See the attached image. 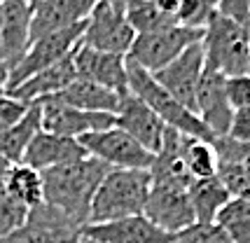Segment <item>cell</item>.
I'll list each match as a JSON object with an SVG mask.
<instances>
[{"label": "cell", "mask_w": 250, "mask_h": 243, "mask_svg": "<svg viewBox=\"0 0 250 243\" xmlns=\"http://www.w3.org/2000/svg\"><path fill=\"white\" fill-rule=\"evenodd\" d=\"M227 138L239 141V143H250V108L243 110H234L231 115V124H229Z\"/></svg>", "instance_id": "d590c367"}, {"label": "cell", "mask_w": 250, "mask_h": 243, "mask_svg": "<svg viewBox=\"0 0 250 243\" xmlns=\"http://www.w3.org/2000/svg\"><path fill=\"white\" fill-rule=\"evenodd\" d=\"M143 215L147 220H152L159 229L173 234V236L194 227L196 218L192 201H189V187L175 185V182H154L152 180Z\"/></svg>", "instance_id": "9c48e42d"}, {"label": "cell", "mask_w": 250, "mask_h": 243, "mask_svg": "<svg viewBox=\"0 0 250 243\" xmlns=\"http://www.w3.org/2000/svg\"><path fill=\"white\" fill-rule=\"evenodd\" d=\"M28 110H31L28 103L14 99V96H7V94H0V133L17 126L28 115Z\"/></svg>", "instance_id": "d6a6232c"}, {"label": "cell", "mask_w": 250, "mask_h": 243, "mask_svg": "<svg viewBox=\"0 0 250 243\" xmlns=\"http://www.w3.org/2000/svg\"><path fill=\"white\" fill-rule=\"evenodd\" d=\"M215 12L220 17H225L229 21L239 23L248 31V23H250V0H222L215 5Z\"/></svg>", "instance_id": "e575fe53"}, {"label": "cell", "mask_w": 250, "mask_h": 243, "mask_svg": "<svg viewBox=\"0 0 250 243\" xmlns=\"http://www.w3.org/2000/svg\"><path fill=\"white\" fill-rule=\"evenodd\" d=\"M108 166L94 157H84L80 162L56 166L42 173L44 203L63 213L68 220L80 227H87L91 201L96 197L103 178L108 176Z\"/></svg>", "instance_id": "6da1fadb"}, {"label": "cell", "mask_w": 250, "mask_h": 243, "mask_svg": "<svg viewBox=\"0 0 250 243\" xmlns=\"http://www.w3.org/2000/svg\"><path fill=\"white\" fill-rule=\"evenodd\" d=\"M84 157H89V155H87V150L80 145V141L40 131L35 136V141L31 143V147H28V152H26L21 164L44 173L49 168L73 164V162H80Z\"/></svg>", "instance_id": "d6986e66"}, {"label": "cell", "mask_w": 250, "mask_h": 243, "mask_svg": "<svg viewBox=\"0 0 250 243\" xmlns=\"http://www.w3.org/2000/svg\"><path fill=\"white\" fill-rule=\"evenodd\" d=\"M42 131L40 129V105L33 103L28 115L23 117L17 126L0 133V155L5 157L10 164H21L35 136Z\"/></svg>", "instance_id": "603a6c76"}, {"label": "cell", "mask_w": 250, "mask_h": 243, "mask_svg": "<svg viewBox=\"0 0 250 243\" xmlns=\"http://www.w3.org/2000/svg\"><path fill=\"white\" fill-rule=\"evenodd\" d=\"M31 14L33 5L23 0L2 2V26H0V73L7 78L17 61L31 44Z\"/></svg>", "instance_id": "9a60e30c"}, {"label": "cell", "mask_w": 250, "mask_h": 243, "mask_svg": "<svg viewBox=\"0 0 250 243\" xmlns=\"http://www.w3.org/2000/svg\"><path fill=\"white\" fill-rule=\"evenodd\" d=\"M2 91H5V75L0 73V94H2Z\"/></svg>", "instance_id": "f35d334b"}, {"label": "cell", "mask_w": 250, "mask_h": 243, "mask_svg": "<svg viewBox=\"0 0 250 243\" xmlns=\"http://www.w3.org/2000/svg\"><path fill=\"white\" fill-rule=\"evenodd\" d=\"M218 180L225 185L231 199L250 201V166L218 164Z\"/></svg>", "instance_id": "f1b7e54d"}, {"label": "cell", "mask_w": 250, "mask_h": 243, "mask_svg": "<svg viewBox=\"0 0 250 243\" xmlns=\"http://www.w3.org/2000/svg\"><path fill=\"white\" fill-rule=\"evenodd\" d=\"M183 164L194 180L213 178L218 173V155H215L213 143L185 136L183 138Z\"/></svg>", "instance_id": "484cf974"}, {"label": "cell", "mask_w": 250, "mask_h": 243, "mask_svg": "<svg viewBox=\"0 0 250 243\" xmlns=\"http://www.w3.org/2000/svg\"><path fill=\"white\" fill-rule=\"evenodd\" d=\"M201 75H204V47L199 42V44H192L189 49H185L173 63H168L164 70L154 73L152 78L157 80V84L162 89H166L180 105H185L187 110L194 112L196 89H199Z\"/></svg>", "instance_id": "4fadbf2b"}, {"label": "cell", "mask_w": 250, "mask_h": 243, "mask_svg": "<svg viewBox=\"0 0 250 243\" xmlns=\"http://www.w3.org/2000/svg\"><path fill=\"white\" fill-rule=\"evenodd\" d=\"M82 227L68 220L56 208L40 203L28 213V220L21 229L0 239V243H75Z\"/></svg>", "instance_id": "7c38bea8"}, {"label": "cell", "mask_w": 250, "mask_h": 243, "mask_svg": "<svg viewBox=\"0 0 250 243\" xmlns=\"http://www.w3.org/2000/svg\"><path fill=\"white\" fill-rule=\"evenodd\" d=\"M213 14H215V2H210V0H185V2H180L175 19L185 28L204 31Z\"/></svg>", "instance_id": "f546056e"}, {"label": "cell", "mask_w": 250, "mask_h": 243, "mask_svg": "<svg viewBox=\"0 0 250 243\" xmlns=\"http://www.w3.org/2000/svg\"><path fill=\"white\" fill-rule=\"evenodd\" d=\"M82 42L117 56H129L136 42V31L126 21V2L124 0H98L89 12L84 23Z\"/></svg>", "instance_id": "5b68a950"}, {"label": "cell", "mask_w": 250, "mask_h": 243, "mask_svg": "<svg viewBox=\"0 0 250 243\" xmlns=\"http://www.w3.org/2000/svg\"><path fill=\"white\" fill-rule=\"evenodd\" d=\"M38 105H40V129L54 136L80 141L82 136L115 126V115L110 112H82L54 99H47Z\"/></svg>", "instance_id": "30bf717a"}, {"label": "cell", "mask_w": 250, "mask_h": 243, "mask_svg": "<svg viewBox=\"0 0 250 243\" xmlns=\"http://www.w3.org/2000/svg\"><path fill=\"white\" fill-rule=\"evenodd\" d=\"M225 91H227V101L231 105V110L250 108V75L229 78L225 82Z\"/></svg>", "instance_id": "836d02e7"}, {"label": "cell", "mask_w": 250, "mask_h": 243, "mask_svg": "<svg viewBox=\"0 0 250 243\" xmlns=\"http://www.w3.org/2000/svg\"><path fill=\"white\" fill-rule=\"evenodd\" d=\"M248 33H250V23H248Z\"/></svg>", "instance_id": "60d3db41"}, {"label": "cell", "mask_w": 250, "mask_h": 243, "mask_svg": "<svg viewBox=\"0 0 250 243\" xmlns=\"http://www.w3.org/2000/svg\"><path fill=\"white\" fill-rule=\"evenodd\" d=\"M126 21L131 23V28L136 31V35H143V33H154V31L175 26L178 19L173 14H168L159 2H152V0H129L126 2Z\"/></svg>", "instance_id": "d4e9b609"}, {"label": "cell", "mask_w": 250, "mask_h": 243, "mask_svg": "<svg viewBox=\"0 0 250 243\" xmlns=\"http://www.w3.org/2000/svg\"><path fill=\"white\" fill-rule=\"evenodd\" d=\"M126 73H129V91L133 96H138L166 124V129H173V131L189 136V138H201V141H208V143L215 141L213 133L204 126V122L199 120L192 110H187L185 105H180L166 89L159 87L157 80L147 70H143V68L126 61Z\"/></svg>", "instance_id": "277c9868"}, {"label": "cell", "mask_w": 250, "mask_h": 243, "mask_svg": "<svg viewBox=\"0 0 250 243\" xmlns=\"http://www.w3.org/2000/svg\"><path fill=\"white\" fill-rule=\"evenodd\" d=\"M215 155H218V164H241L250 166V143H239L231 141L227 136L215 138L213 141Z\"/></svg>", "instance_id": "4dcf8cb0"}, {"label": "cell", "mask_w": 250, "mask_h": 243, "mask_svg": "<svg viewBox=\"0 0 250 243\" xmlns=\"http://www.w3.org/2000/svg\"><path fill=\"white\" fill-rule=\"evenodd\" d=\"M201 40H204V31H194V28H185L175 23L162 31H154V33L136 35V42L131 47L126 61L154 75L168 63H173L185 49H189L192 44H199Z\"/></svg>", "instance_id": "8992f818"}, {"label": "cell", "mask_w": 250, "mask_h": 243, "mask_svg": "<svg viewBox=\"0 0 250 243\" xmlns=\"http://www.w3.org/2000/svg\"><path fill=\"white\" fill-rule=\"evenodd\" d=\"M52 99L63 103V105H70L75 110H82V112H110V115H115L122 96L105 87H98L94 82L77 78L61 94H56Z\"/></svg>", "instance_id": "44dd1931"}, {"label": "cell", "mask_w": 250, "mask_h": 243, "mask_svg": "<svg viewBox=\"0 0 250 243\" xmlns=\"http://www.w3.org/2000/svg\"><path fill=\"white\" fill-rule=\"evenodd\" d=\"M75 80H77V73H75V63H73V54H70L65 59H61L59 63H54L52 68H47L42 73L33 75L31 80H26L17 89L7 91V96H14V99L33 105V103H42V101L61 94Z\"/></svg>", "instance_id": "ffe728a7"}, {"label": "cell", "mask_w": 250, "mask_h": 243, "mask_svg": "<svg viewBox=\"0 0 250 243\" xmlns=\"http://www.w3.org/2000/svg\"><path fill=\"white\" fill-rule=\"evenodd\" d=\"M82 234L98 243H173L175 236L159 229L145 215H133L105 224H87Z\"/></svg>", "instance_id": "ac0fdd59"}, {"label": "cell", "mask_w": 250, "mask_h": 243, "mask_svg": "<svg viewBox=\"0 0 250 243\" xmlns=\"http://www.w3.org/2000/svg\"><path fill=\"white\" fill-rule=\"evenodd\" d=\"M31 5V42L87 21L94 7V2L87 0H38Z\"/></svg>", "instance_id": "2e32d148"}, {"label": "cell", "mask_w": 250, "mask_h": 243, "mask_svg": "<svg viewBox=\"0 0 250 243\" xmlns=\"http://www.w3.org/2000/svg\"><path fill=\"white\" fill-rule=\"evenodd\" d=\"M215 224L231 243H250V201L229 199L227 206L218 213Z\"/></svg>", "instance_id": "4316f807"}, {"label": "cell", "mask_w": 250, "mask_h": 243, "mask_svg": "<svg viewBox=\"0 0 250 243\" xmlns=\"http://www.w3.org/2000/svg\"><path fill=\"white\" fill-rule=\"evenodd\" d=\"M5 189L19 203H23L26 208H31V210L35 206L44 203L42 173L26 164H12L10 173H7V180H5Z\"/></svg>", "instance_id": "cb8c5ba5"}, {"label": "cell", "mask_w": 250, "mask_h": 243, "mask_svg": "<svg viewBox=\"0 0 250 243\" xmlns=\"http://www.w3.org/2000/svg\"><path fill=\"white\" fill-rule=\"evenodd\" d=\"M84 23H77L73 28H65L61 33H52L47 38H40L35 42L28 44V49L23 52V56L17 61V66L12 68L5 78V91L7 94L12 89H17L19 84H23L26 80H31L33 75L42 73L47 68H52L54 63H59L61 59L70 56L75 52V47L82 42L84 35Z\"/></svg>", "instance_id": "52a82bcc"}, {"label": "cell", "mask_w": 250, "mask_h": 243, "mask_svg": "<svg viewBox=\"0 0 250 243\" xmlns=\"http://www.w3.org/2000/svg\"><path fill=\"white\" fill-rule=\"evenodd\" d=\"M28 213H31V208L19 203L5 187L0 189V239L21 229L28 220Z\"/></svg>", "instance_id": "83f0119b"}, {"label": "cell", "mask_w": 250, "mask_h": 243, "mask_svg": "<svg viewBox=\"0 0 250 243\" xmlns=\"http://www.w3.org/2000/svg\"><path fill=\"white\" fill-rule=\"evenodd\" d=\"M229 199L231 197L225 189V185L218 180V176L201 178L189 185V201L194 208L196 224H215L218 213L227 206Z\"/></svg>", "instance_id": "7402d4cb"}, {"label": "cell", "mask_w": 250, "mask_h": 243, "mask_svg": "<svg viewBox=\"0 0 250 243\" xmlns=\"http://www.w3.org/2000/svg\"><path fill=\"white\" fill-rule=\"evenodd\" d=\"M10 168H12V164L5 159V157L0 155V189L5 187V180H7V173H10Z\"/></svg>", "instance_id": "8d00e7d4"}, {"label": "cell", "mask_w": 250, "mask_h": 243, "mask_svg": "<svg viewBox=\"0 0 250 243\" xmlns=\"http://www.w3.org/2000/svg\"><path fill=\"white\" fill-rule=\"evenodd\" d=\"M150 187H152L150 171H124V168L108 171L91 201L87 224H105L143 215Z\"/></svg>", "instance_id": "7a4b0ae2"}, {"label": "cell", "mask_w": 250, "mask_h": 243, "mask_svg": "<svg viewBox=\"0 0 250 243\" xmlns=\"http://www.w3.org/2000/svg\"><path fill=\"white\" fill-rule=\"evenodd\" d=\"M225 82H227V78H222L218 73H210V70H204V75L199 80V89H196L194 112L196 117L204 122V126L213 133V138L227 136L231 115H234L227 101Z\"/></svg>", "instance_id": "e0dca14e"}, {"label": "cell", "mask_w": 250, "mask_h": 243, "mask_svg": "<svg viewBox=\"0 0 250 243\" xmlns=\"http://www.w3.org/2000/svg\"><path fill=\"white\" fill-rule=\"evenodd\" d=\"M115 126L122 129L124 133H129L150 155H157L162 150L166 124L131 91L120 99V105L115 112Z\"/></svg>", "instance_id": "5bb4252c"}, {"label": "cell", "mask_w": 250, "mask_h": 243, "mask_svg": "<svg viewBox=\"0 0 250 243\" xmlns=\"http://www.w3.org/2000/svg\"><path fill=\"white\" fill-rule=\"evenodd\" d=\"M0 26H2V2H0Z\"/></svg>", "instance_id": "ab89813d"}, {"label": "cell", "mask_w": 250, "mask_h": 243, "mask_svg": "<svg viewBox=\"0 0 250 243\" xmlns=\"http://www.w3.org/2000/svg\"><path fill=\"white\" fill-rule=\"evenodd\" d=\"M75 243H98V241H94V239H89V236H84V234H80Z\"/></svg>", "instance_id": "74e56055"}, {"label": "cell", "mask_w": 250, "mask_h": 243, "mask_svg": "<svg viewBox=\"0 0 250 243\" xmlns=\"http://www.w3.org/2000/svg\"><path fill=\"white\" fill-rule=\"evenodd\" d=\"M201 47L204 70L218 73L227 80L250 75V33L243 26L229 21L215 12L204 28Z\"/></svg>", "instance_id": "3957f363"}, {"label": "cell", "mask_w": 250, "mask_h": 243, "mask_svg": "<svg viewBox=\"0 0 250 243\" xmlns=\"http://www.w3.org/2000/svg\"><path fill=\"white\" fill-rule=\"evenodd\" d=\"M73 63L80 80L94 82L98 87H105L115 94H129V73H126V56L108 54L91 49L80 42L73 52Z\"/></svg>", "instance_id": "8fae6325"}, {"label": "cell", "mask_w": 250, "mask_h": 243, "mask_svg": "<svg viewBox=\"0 0 250 243\" xmlns=\"http://www.w3.org/2000/svg\"><path fill=\"white\" fill-rule=\"evenodd\" d=\"M80 145L87 150L89 157H94L101 164H105L110 171L112 168L150 171V166L154 162V155H150L143 145H138L129 133H124L117 126L82 136Z\"/></svg>", "instance_id": "ba28073f"}, {"label": "cell", "mask_w": 250, "mask_h": 243, "mask_svg": "<svg viewBox=\"0 0 250 243\" xmlns=\"http://www.w3.org/2000/svg\"><path fill=\"white\" fill-rule=\"evenodd\" d=\"M173 243H231L218 224H194L175 236Z\"/></svg>", "instance_id": "1f68e13d"}]
</instances>
